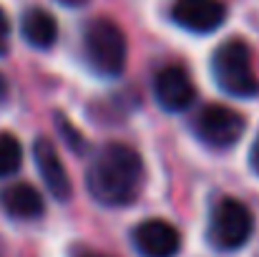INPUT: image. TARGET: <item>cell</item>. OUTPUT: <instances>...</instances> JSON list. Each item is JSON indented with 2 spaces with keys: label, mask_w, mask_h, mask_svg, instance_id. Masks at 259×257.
<instances>
[{
  "label": "cell",
  "mask_w": 259,
  "mask_h": 257,
  "mask_svg": "<svg viewBox=\"0 0 259 257\" xmlns=\"http://www.w3.org/2000/svg\"><path fill=\"white\" fill-rule=\"evenodd\" d=\"M154 96L159 106L169 114L186 111L196 98V86L191 81L189 71L181 66H166L154 76Z\"/></svg>",
  "instance_id": "ba28073f"
},
{
  "label": "cell",
  "mask_w": 259,
  "mask_h": 257,
  "mask_svg": "<svg viewBox=\"0 0 259 257\" xmlns=\"http://www.w3.org/2000/svg\"><path fill=\"white\" fill-rule=\"evenodd\" d=\"M10 48V20H8V13L0 8V56H5Z\"/></svg>",
  "instance_id": "5bb4252c"
},
{
  "label": "cell",
  "mask_w": 259,
  "mask_h": 257,
  "mask_svg": "<svg viewBox=\"0 0 259 257\" xmlns=\"http://www.w3.org/2000/svg\"><path fill=\"white\" fill-rule=\"evenodd\" d=\"M171 20L186 33L206 35L224 25L227 5L222 0H176L171 8Z\"/></svg>",
  "instance_id": "8992f818"
},
{
  "label": "cell",
  "mask_w": 259,
  "mask_h": 257,
  "mask_svg": "<svg viewBox=\"0 0 259 257\" xmlns=\"http://www.w3.org/2000/svg\"><path fill=\"white\" fill-rule=\"evenodd\" d=\"M83 53H86L88 66L103 76V79H116L123 74L126 61H128V43L123 30L108 20V18H96L91 20L83 30Z\"/></svg>",
  "instance_id": "3957f363"
},
{
  "label": "cell",
  "mask_w": 259,
  "mask_h": 257,
  "mask_svg": "<svg viewBox=\"0 0 259 257\" xmlns=\"http://www.w3.org/2000/svg\"><path fill=\"white\" fill-rule=\"evenodd\" d=\"M249 167L259 176V134H257V139H254V144H252V152H249Z\"/></svg>",
  "instance_id": "9a60e30c"
},
{
  "label": "cell",
  "mask_w": 259,
  "mask_h": 257,
  "mask_svg": "<svg viewBox=\"0 0 259 257\" xmlns=\"http://www.w3.org/2000/svg\"><path fill=\"white\" fill-rule=\"evenodd\" d=\"M56 116H58V129H61V134H66L63 139H66L68 149L76 152V154H83V152H86V139L81 136V131H78L76 126H71V121H68L63 114H56Z\"/></svg>",
  "instance_id": "4fadbf2b"
},
{
  "label": "cell",
  "mask_w": 259,
  "mask_h": 257,
  "mask_svg": "<svg viewBox=\"0 0 259 257\" xmlns=\"http://www.w3.org/2000/svg\"><path fill=\"white\" fill-rule=\"evenodd\" d=\"M247 131V121L239 111L224 103H209L194 116V134L211 149L234 146Z\"/></svg>",
  "instance_id": "5b68a950"
},
{
  "label": "cell",
  "mask_w": 259,
  "mask_h": 257,
  "mask_svg": "<svg viewBox=\"0 0 259 257\" xmlns=\"http://www.w3.org/2000/svg\"><path fill=\"white\" fill-rule=\"evenodd\" d=\"M252 232H254V214L244 202L234 197H224L214 204L206 227V240L214 250L234 252L249 242Z\"/></svg>",
  "instance_id": "277c9868"
},
{
  "label": "cell",
  "mask_w": 259,
  "mask_h": 257,
  "mask_svg": "<svg viewBox=\"0 0 259 257\" xmlns=\"http://www.w3.org/2000/svg\"><path fill=\"white\" fill-rule=\"evenodd\" d=\"M20 33L23 41L38 51H48L58 41V23L56 18L43 8H28L20 18Z\"/></svg>",
  "instance_id": "8fae6325"
},
{
  "label": "cell",
  "mask_w": 259,
  "mask_h": 257,
  "mask_svg": "<svg viewBox=\"0 0 259 257\" xmlns=\"http://www.w3.org/2000/svg\"><path fill=\"white\" fill-rule=\"evenodd\" d=\"M8 98H10V86H8V79L0 74V108L8 103Z\"/></svg>",
  "instance_id": "2e32d148"
},
{
  "label": "cell",
  "mask_w": 259,
  "mask_h": 257,
  "mask_svg": "<svg viewBox=\"0 0 259 257\" xmlns=\"http://www.w3.org/2000/svg\"><path fill=\"white\" fill-rule=\"evenodd\" d=\"M0 207L5 209V214H10L15 219H38L46 212V202H43L40 192L25 181H15V184L5 187L0 192Z\"/></svg>",
  "instance_id": "30bf717a"
},
{
  "label": "cell",
  "mask_w": 259,
  "mask_h": 257,
  "mask_svg": "<svg viewBox=\"0 0 259 257\" xmlns=\"http://www.w3.org/2000/svg\"><path fill=\"white\" fill-rule=\"evenodd\" d=\"M78 257H108V255H101V252H81Z\"/></svg>",
  "instance_id": "ac0fdd59"
},
{
  "label": "cell",
  "mask_w": 259,
  "mask_h": 257,
  "mask_svg": "<svg viewBox=\"0 0 259 257\" xmlns=\"http://www.w3.org/2000/svg\"><path fill=\"white\" fill-rule=\"evenodd\" d=\"M58 5H63V8H83L88 0H56Z\"/></svg>",
  "instance_id": "e0dca14e"
},
{
  "label": "cell",
  "mask_w": 259,
  "mask_h": 257,
  "mask_svg": "<svg viewBox=\"0 0 259 257\" xmlns=\"http://www.w3.org/2000/svg\"><path fill=\"white\" fill-rule=\"evenodd\" d=\"M144 174V162L131 146L116 141L106 144L88 164V194L103 207H126L139 199Z\"/></svg>",
  "instance_id": "6da1fadb"
},
{
  "label": "cell",
  "mask_w": 259,
  "mask_h": 257,
  "mask_svg": "<svg viewBox=\"0 0 259 257\" xmlns=\"http://www.w3.org/2000/svg\"><path fill=\"white\" fill-rule=\"evenodd\" d=\"M33 159H35V167L40 171V176H43L46 189L53 194V199L66 202L71 197V179H68V171H66L58 152H56V144L48 136H38L35 139Z\"/></svg>",
  "instance_id": "9c48e42d"
},
{
  "label": "cell",
  "mask_w": 259,
  "mask_h": 257,
  "mask_svg": "<svg viewBox=\"0 0 259 257\" xmlns=\"http://www.w3.org/2000/svg\"><path fill=\"white\" fill-rule=\"evenodd\" d=\"M211 76L229 96L252 98L259 93V81L252 68V51L242 38H229L211 53Z\"/></svg>",
  "instance_id": "7a4b0ae2"
},
{
  "label": "cell",
  "mask_w": 259,
  "mask_h": 257,
  "mask_svg": "<svg viewBox=\"0 0 259 257\" xmlns=\"http://www.w3.org/2000/svg\"><path fill=\"white\" fill-rule=\"evenodd\" d=\"M20 162H23V146L18 136L10 131H0V179L13 176L20 169Z\"/></svg>",
  "instance_id": "7c38bea8"
},
{
  "label": "cell",
  "mask_w": 259,
  "mask_h": 257,
  "mask_svg": "<svg viewBox=\"0 0 259 257\" xmlns=\"http://www.w3.org/2000/svg\"><path fill=\"white\" fill-rule=\"evenodd\" d=\"M131 245L141 257H174L181 250V235L166 219H144L131 230Z\"/></svg>",
  "instance_id": "52a82bcc"
}]
</instances>
